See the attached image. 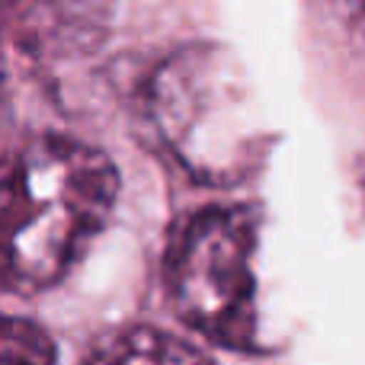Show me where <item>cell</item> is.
<instances>
[{"label":"cell","instance_id":"cell-4","mask_svg":"<svg viewBox=\"0 0 365 365\" xmlns=\"http://www.w3.org/2000/svg\"><path fill=\"white\" fill-rule=\"evenodd\" d=\"M93 362H113V365H128V362H202L208 359L205 349L192 346L186 340L164 334L154 327H135L125 334L106 340L96 353H90Z\"/></svg>","mask_w":365,"mask_h":365},{"label":"cell","instance_id":"cell-7","mask_svg":"<svg viewBox=\"0 0 365 365\" xmlns=\"http://www.w3.org/2000/svg\"><path fill=\"white\" fill-rule=\"evenodd\" d=\"M362 208H365V173H362Z\"/></svg>","mask_w":365,"mask_h":365},{"label":"cell","instance_id":"cell-1","mask_svg":"<svg viewBox=\"0 0 365 365\" xmlns=\"http://www.w3.org/2000/svg\"><path fill=\"white\" fill-rule=\"evenodd\" d=\"M119 173L103 151L71 138H36L16 154L4 182V285L42 292L61 282L106 225Z\"/></svg>","mask_w":365,"mask_h":365},{"label":"cell","instance_id":"cell-6","mask_svg":"<svg viewBox=\"0 0 365 365\" xmlns=\"http://www.w3.org/2000/svg\"><path fill=\"white\" fill-rule=\"evenodd\" d=\"M343 6H346L353 16H359V19H365V0H340Z\"/></svg>","mask_w":365,"mask_h":365},{"label":"cell","instance_id":"cell-2","mask_svg":"<svg viewBox=\"0 0 365 365\" xmlns=\"http://www.w3.org/2000/svg\"><path fill=\"white\" fill-rule=\"evenodd\" d=\"M151 119L177 164L208 186L247 180L269 148L244 68L218 45H189L160 64Z\"/></svg>","mask_w":365,"mask_h":365},{"label":"cell","instance_id":"cell-5","mask_svg":"<svg viewBox=\"0 0 365 365\" xmlns=\"http://www.w3.org/2000/svg\"><path fill=\"white\" fill-rule=\"evenodd\" d=\"M0 359L4 362H55V343L45 330H38L32 321L6 317L4 334H0Z\"/></svg>","mask_w":365,"mask_h":365},{"label":"cell","instance_id":"cell-3","mask_svg":"<svg viewBox=\"0 0 365 365\" xmlns=\"http://www.w3.org/2000/svg\"><path fill=\"white\" fill-rule=\"evenodd\" d=\"M253 250L250 208H205L182 225L167 259V285L186 327L221 346H253Z\"/></svg>","mask_w":365,"mask_h":365}]
</instances>
